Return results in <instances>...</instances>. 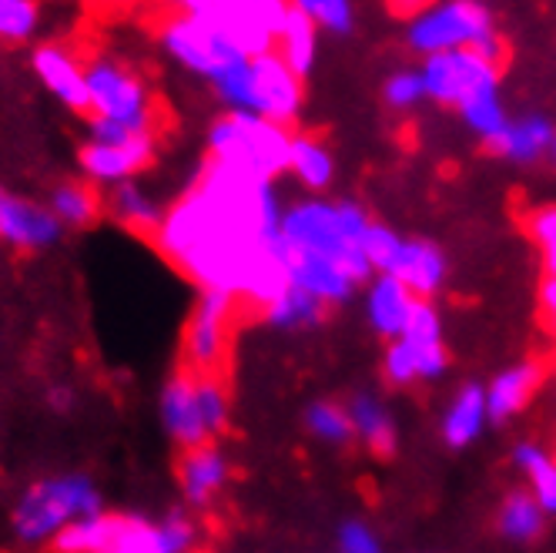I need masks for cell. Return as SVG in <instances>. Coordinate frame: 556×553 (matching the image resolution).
Listing matches in <instances>:
<instances>
[{
	"instance_id": "33",
	"label": "cell",
	"mask_w": 556,
	"mask_h": 553,
	"mask_svg": "<svg viewBox=\"0 0 556 553\" xmlns=\"http://www.w3.org/2000/svg\"><path fill=\"white\" fill-rule=\"evenodd\" d=\"M456 111H459V117L466 122V128H469L476 138H480L486 148L500 138V131H503L506 122H509V114H506V108H503L500 85H490V88H483V91L469 95Z\"/></svg>"
},
{
	"instance_id": "43",
	"label": "cell",
	"mask_w": 556,
	"mask_h": 553,
	"mask_svg": "<svg viewBox=\"0 0 556 553\" xmlns=\"http://www.w3.org/2000/svg\"><path fill=\"white\" fill-rule=\"evenodd\" d=\"M74 389L71 386H64V382H58V386H51L48 389V406L54 410V413H71L74 410Z\"/></svg>"
},
{
	"instance_id": "42",
	"label": "cell",
	"mask_w": 556,
	"mask_h": 553,
	"mask_svg": "<svg viewBox=\"0 0 556 553\" xmlns=\"http://www.w3.org/2000/svg\"><path fill=\"white\" fill-rule=\"evenodd\" d=\"M540 302H543V315H546V323L556 336V275H546V282L540 289Z\"/></svg>"
},
{
	"instance_id": "8",
	"label": "cell",
	"mask_w": 556,
	"mask_h": 553,
	"mask_svg": "<svg viewBox=\"0 0 556 553\" xmlns=\"http://www.w3.org/2000/svg\"><path fill=\"white\" fill-rule=\"evenodd\" d=\"M157 45H162L168 61H175L188 74L205 77L208 85H215L222 74H228L235 64L249 58V51L225 27L188 11H175L162 21Z\"/></svg>"
},
{
	"instance_id": "35",
	"label": "cell",
	"mask_w": 556,
	"mask_h": 553,
	"mask_svg": "<svg viewBox=\"0 0 556 553\" xmlns=\"http://www.w3.org/2000/svg\"><path fill=\"white\" fill-rule=\"evenodd\" d=\"M41 27L37 0H0V45H27Z\"/></svg>"
},
{
	"instance_id": "11",
	"label": "cell",
	"mask_w": 556,
	"mask_h": 553,
	"mask_svg": "<svg viewBox=\"0 0 556 553\" xmlns=\"http://www.w3.org/2000/svg\"><path fill=\"white\" fill-rule=\"evenodd\" d=\"M175 11L202 14L225 27L249 54L275 48V34L292 11L289 0H168Z\"/></svg>"
},
{
	"instance_id": "24",
	"label": "cell",
	"mask_w": 556,
	"mask_h": 553,
	"mask_svg": "<svg viewBox=\"0 0 556 553\" xmlns=\"http://www.w3.org/2000/svg\"><path fill=\"white\" fill-rule=\"evenodd\" d=\"M486 423H490L486 389H483V386H476V382H469V386H463V389L456 392L453 403H450V410H446V416H443V440H446L453 450H463V447H469L472 440H480V432H483Z\"/></svg>"
},
{
	"instance_id": "21",
	"label": "cell",
	"mask_w": 556,
	"mask_h": 553,
	"mask_svg": "<svg viewBox=\"0 0 556 553\" xmlns=\"http://www.w3.org/2000/svg\"><path fill=\"white\" fill-rule=\"evenodd\" d=\"M553 138H556V125L546 114H523V117H509L500 138L490 144V151L513 165H533L549 154Z\"/></svg>"
},
{
	"instance_id": "27",
	"label": "cell",
	"mask_w": 556,
	"mask_h": 553,
	"mask_svg": "<svg viewBox=\"0 0 556 553\" xmlns=\"http://www.w3.org/2000/svg\"><path fill=\"white\" fill-rule=\"evenodd\" d=\"M289 175L305 188L323 194L332 178H336V158L332 151L312 135H292V151H289Z\"/></svg>"
},
{
	"instance_id": "9",
	"label": "cell",
	"mask_w": 556,
	"mask_h": 553,
	"mask_svg": "<svg viewBox=\"0 0 556 553\" xmlns=\"http://www.w3.org/2000/svg\"><path fill=\"white\" fill-rule=\"evenodd\" d=\"M88 144L81 148V172L91 185L114 188L122 181L138 178L151 168L157 154V131L128 128L108 122V117L88 114Z\"/></svg>"
},
{
	"instance_id": "19",
	"label": "cell",
	"mask_w": 556,
	"mask_h": 553,
	"mask_svg": "<svg viewBox=\"0 0 556 553\" xmlns=\"http://www.w3.org/2000/svg\"><path fill=\"white\" fill-rule=\"evenodd\" d=\"M386 272L395 275L400 282H406L413 296L429 299V296H435L446 286V255L432 242L400 239V246H395Z\"/></svg>"
},
{
	"instance_id": "4",
	"label": "cell",
	"mask_w": 556,
	"mask_h": 553,
	"mask_svg": "<svg viewBox=\"0 0 556 553\" xmlns=\"http://www.w3.org/2000/svg\"><path fill=\"white\" fill-rule=\"evenodd\" d=\"M205 151L222 165L275 181L289 172L292 131L282 122H271V117L225 108V114H218L208 125Z\"/></svg>"
},
{
	"instance_id": "17",
	"label": "cell",
	"mask_w": 556,
	"mask_h": 553,
	"mask_svg": "<svg viewBox=\"0 0 556 553\" xmlns=\"http://www.w3.org/2000/svg\"><path fill=\"white\" fill-rule=\"evenodd\" d=\"M228 477H231L228 456L215 447V440L181 450L178 487H181V497L191 510H208L222 497V490L228 487Z\"/></svg>"
},
{
	"instance_id": "6",
	"label": "cell",
	"mask_w": 556,
	"mask_h": 553,
	"mask_svg": "<svg viewBox=\"0 0 556 553\" xmlns=\"http://www.w3.org/2000/svg\"><path fill=\"white\" fill-rule=\"evenodd\" d=\"M228 413H231L228 392L218 373H205V369L185 366L162 386V397H157L162 429L178 450L218 440L228 426Z\"/></svg>"
},
{
	"instance_id": "1",
	"label": "cell",
	"mask_w": 556,
	"mask_h": 553,
	"mask_svg": "<svg viewBox=\"0 0 556 553\" xmlns=\"http://www.w3.org/2000/svg\"><path fill=\"white\" fill-rule=\"evenodd\" d=\"M282 209L275 181L208 158L165 209L151 242L198 289H222L262 312L289 286Z\"/></svg>"
},
{
	"instance_id": "25",
	"label": "cell",
	"mask_w": 556,
	"mask_h": 553,
	"mask_svg": "<svg viewBox=\"0 0 556 553\" xmlns=\"http://www.w3.org/2000/svg\"><path fill=\"white\" fill-rule=\"evenodd\" d=\"M329 305L323 299H315L312 292L299 289V286H286L278 292L268 305H262V319L271 329H282V332H305L323 326Z\"/></svg>"
},
{
	"instance_id": "40",
	"label": "cell",
	"mask_w": 556,
	"mask_h": 553,
	"mask_svg": "<svg viewBox=\"0 0 556 553\" xmlns=\"http://www.w3.org/2000/svg\"><path fill=\"white\" fill-rule=\"evenodd\" d=\"M336 546L342 553H376L382 543H379V537H376V530L369 524H363V520H345L339 527Z\"/></svg>"
},
{
	"instance_id": "5",
	"label": "cell",
	"mask_w": 556,
	"mask_h": 553,
	"mask_svg": "<svg viewBox=\"0 0 556 553\" xmlns=\"http://www.w3.org/2000/svg\"><path fill=\"white\" fill-rule=\"evenodd\" d=\"M98 510H104L101 490L81 473H61L21 493L11 513V530L21 546H51L64 527Z\"/></svg>"
},
{
	"instance_id": "12",
	"label": "cell",
	"mask_w": 556,
	"mask_h": 553,
	"mask_svg": "<svg viewBox=\"0 0 556 553\" xmlns=\"http://www.w3.org/2000/svg\"><path fill=\"white\" fill-rule=\"evenodd\" d=\"M235 309L238 299L222 289H202V296L194 299L181 336V355L188 369H205V373L222 369L231 342Z\"/></svg>"
},
{
	"instance_id": "39",
	"label": "cell",
	"mask_w": 556,
	"mask_h": 553,
	"mask_svg": "<svg viewBox=\"0 0 556 553\" xmlns=\"http://www.w3.org/2000/svg\"><path fill=\"white\" fill-rule=\"evenodd\" d=\"M157 537H162V553H188L198 546V524L191 513L172 510L168 517L157 520Z\"/></svg>"
},
{
	"instance_id": "7",
	"label": "cell",
	"mask_w": 556,
	"mask_h": 553,
	"mask_svg": "<svg viewBox=\"0 0 556 553\" xmlns=\"http://www.w3.org/2000/svg\"><path fill=\"white\" fill-rule=\"evenodd\" d=\"M88 114L108 122L157 131V104L144 77L122 58L98 51L85 58Z\"/></svg>"
},
{
	"instance_id": "18",
	"label": "cell",
	"mask_w": 556,
	"mask_h": 553,
	"mask_svg": "<svg viewBox=\"0 0 556 553\" xmlns=\"http://www.w3.org/2000/svg\"><path fill=\"white\" fill-rule=\"evenodd\" d=\"M450 369V355L443 339L440 342H416L406 336L389 339V349L382 355V373L392 386H413V382H432Z\"/></svg>"
},
{
	"instance_id": "15",
	"label": "cell",
	"mask_w": 556,
	"mask_h": 553,
	"mask_svg": "<svg viewBox=\"0 0 556 553\" xmlns=\"http://www.w3.org/2000/svg\"><path fill=\"white\" fill-rule=\"evenodd\" d=\"M30 67L48 95H54L67 111L88 114V85H85V58L67 45H41L30 54Z\"/></svg>"
},
{
	"instance_id": "3",
	"label": "cell",
	"mask_w": 556,
	"mask_h": 553,
	"mask_svg": "<svg viewBox=\"0 0 556 553\" xmlns=\"http://www.w3.org/2000/svg\"><path fill=\"white\" fill-rule=\"evenodd\" d=\"M302 81L305 77L295 74L275 48H268L249 54L242 64H235L228 74H222L212 85V91L228 111H252L271 117V122L292 125L305 98Z\"/></svg>"
},
{
	"instance_id": "16",
	"label": "cell",
	"mask_w": 556,
	"mask_h": 553,
	"mask_svg": "<svg viewBox=\"0 0 556 553\" xmlns=\"http://www.w3.org/2000/svg\"><path fill=\"white\" fill-rule=\"evenodd\" d=\"M282 262H286L289 286H299V289L312 292L315 299H323L329 309L349 302L352 292L359 289V282H355L342 265H336L332 259L315 255V252L292 249V246L282 242Z\"/></svg>"
},
{
	"instance_id": "32",
	"label": "cell",
	"mask_w": 556,
	"mask_h": 553,
	"mask_svg": "<svg viewBox=\"0 0 556 553\" xmlns=\"http://www.w3.org/2000/svg\"><path fill=\"white\" fill-rule=\"evenodd\" d=\"M543 524H546V510L536 503L530 490L509 493L500 506V520H496L500 533L509 543H533L543 533Z\"/></svg>"
},
{
	"instance_id": "36",
	"label": "cell",
	"mask_w": 556,
	"mask_h": 553,
	"mask_svg": "<svg viewBox=\"0 0 556 553\" xmlns=\"http://www.w3.org/2000/svg\"><path fill=\"white\" fill-rule=\"evenodd\" d=\"M289 4L326 34H349L355 24L352 0H289Z\"/></svg>"
},
{
	"instance_id": "2",
	"label": "cell",
	"mask_w": 556,
	"mask_h": 553,
	"mask_svg": "<svg viewBox=\"0 0 556 553\" xmlns=\"http://www.w3.org/2000/svg\"><path fill=\"white\" fill-rule=\"evenodd\" d=\"M369 212L349 199H323L308 191L305 199L282 209V242L305 249L342 265L355 282H369L372 265L366 259Z\"/></svg>"
},
{
	"instance_id": "37",
	"label": "cell",
	"mask_w": 556,
	"mask_h": 553,
	"mask_svg": "<svg viewBox=\"0 0 556 553\" xmlns=\"http://www.w3.org/2000/svg\"><path fill=\"white\" fill-rule=\"evenodd\" d=\"M114 553H162V537L157 524L144 517H122L114 537Z\"/></svg>"
},
{
	"instance_id": "30",
	"label": "cell",
	"mask_w": 556,
	"mask_h": 553,
	"mask_svg": "<svg viewBox=\"0 0 556 553\" xmlns=\"http://www.w3.org/2000/svg\"><path fill=\"white\" fill-rule=\"evenodd\" d=\"M275 51L286 58V64L295 74H308L315 67V54H319V27L299 11H289L282 27L275 34Z\"/></svg>"
},
{
	"instance_id": "45",
	"label": "cell",
	"mask_w": 556,
	"mask_h": 553,
	"mask_svg": "<svg viewBox=\"0 0 556 553\" xmlns=\"http://www.w3.org/2000/svg\"><path fill=\"white\" fill-rule=\"evenodd\" d=\"M549 158H553V165H556V138H553V144H549Z\"/></svg>"
},
{
	"instance_id": "28",
	"label": "cell",
	"mask_w": 556,
	"mask_h": 553,
	"mask_svg": "<svg viewBox=\"0 0 556 553\" xmlns=\"http://www.w3.org/2000/svg\"><path fill=\"white\" fill-rule=\"evenodd\" d=\"M117 524H122V513H108V510L88 513V517L64 527L51 546L61 553H114Z\"/></svg>"
},
{
	"instance_id": "20",
	"label": "cell",
	"mask_w": 556,
	"mask_h": 553,
	"mask_svg": "<svg viewBox=\"0 0 556 553\" xmlns=\"http://www.w3.org/2000/svg\"><path fill=\"white\" fill-rule=\"evenodd\" d=\"M419 296L409 292L406 282H400L389 272H372L369 289H366V319L369 326L389 342L406 329V319Z\"/></svg>"
},
{
	"instance_id": "13",
	"label": "cell",
	"mask_w": 556,
	"mask_h": 553,
	"mask_svg": "<svg viewBox=\"0 0 556 553\" xmlns=\"http://www.w3.org/2000/svg\"><path fill=\"white\" fill-rule=\"evenodd\" d=\"M419 71H422L426 98L443 108H459L469 95L483 91L490 85H500V77H503V67L486 61L476 48L429 54L422 58Z\"/></svg>"
},
{
	"instance_id": "29",
	"label": "cell",
	"mask_w": 556,
	"mask_h": 553,
	"mask_svg": "<svg viewBox=\"0 0 556 553\" xmlns=\"http://www.w3.org/2000/svg\"><path fill=\"white\" fill-rule=\"evenodd\" d=\"M513 463L530 480V493L546 510V517H556V456L527 440L513 447Z\"/></svg>"
},
{
	"instance_id": "31",
	"label": "cell",
	"mask_w": 556,
	"mask_h": 553,
	"mask_svg": "<svg viewBox=\"0 0 556 553\" xmlns=\"http://www.w3.org/2000/svg\"><path fill=\"white\" fill-rule=\"evenodd\" d=\"M48 205L64 228H88L101 218L104 209L91 181H61L58 188H51Z\"/></svg>"
},
{
	"instance_id": "23",
	"label": "cell",
	"mask_w": 556,
	"mask_h": 553,
	"mask_svg": "<svg viewBox=\"0 0 556 553\" xmlns=\"http://www.w3.org/2000/svg\"><path fill=\"white\" fill-rule=\"evenodd\" d=\"M104 209L122 228L148 235V239L154 235V228L162 225V215H165V205L157 202L148 188H141L138 178L114 185L111 194H108V202H104Z\"/></svg>"
},
{
	"instance_id": "14",
	"label": "cell",
	"mask_w": 556,
	"mask_h": 553,
	"mask_svg": "<svg viewBox=\"0 0 556 553\" xmlns=\"http://www.w3.org/2000/svg\"><path fill=\"white\" fill-rule=\"evenodd\" d=\"M64 225L51 212V205H41L34 199L0 191V242L17 252H45L61 242Z\"/></svg>"
},
{
	"instance_id": "26",
	"label": "cell",
	"mask_w": 556,
	"mask_h": 553,
	"mask_svg": "<svg viewBox=\"0 0 556 553\" xmlns=\"http://www.w3.org/2000/svg\"><path fill=\"white\" fill-rule=\"evenodd\" d=\"M345 410L352 419L355 440H363L379 456H389L395 450V419L379 397H372V392H359V397H355Z\"/></svg>"
},
{
	"instance_id": "34",
	"label": "cell",
	"mask_w": 556,
	"mask_h": 553,
	"mask_svg": "<svg viewBox=\"0 0 556 553\" xmlns=\"http://www.w3.org/2000/svg\"><path fill=\"white\" fill-rule=\"evenodd\" d=\"M305 429L312 432L319 443H329V447H345L352 443V419H349V410L339 406V403H312L305 410Z\"/></svg>"
},
{
	"instance_id": "44",
	"label": "cell",
	"mask_w": 556,
	"mask_h": 553,
	"mask_svg": "<svg viewBox=\"0 0 556 553\" xmlns=\"http://www.w3.org/2000/svg\"><path fill=\"white\" fill-rule=\"evenodd\" d=\"M389 4V11L392 14H400V17H413V14H419L422 8H429L432 0H386Z\"/></svg>"
},
{
	"instance_id": "10",
	"label": "cell",
	"mask_w": 556,
	"mask_h": 553,
	"mask_svg": "<svg viewBox=\"0 0 556 553\" xmlns=\"http://www.w3.org/2000/svg\"><path fill=\"white\" fill-rule=\"evenodd\" d=\"M493 30V17L480 0H432L409 17L406 41L416 54L429 58L440 51L476 48Z\"/></svg>"
},
{
	"instance_id": "41",
	"label": "cell",
	"mask_w": 556,
	"mask_h": 553,
	"mask_svg": "<svg viewBox=\"0 0 556 553\" xmlns=\"http://www.w3.org/2000/svg\"><path fill=\"white\" fill-rule=\"evenodd\" d=\"M530 235H533V242L540 246L543 259L556 255V205L536 209L530 215Z\"/></svg>"
},
{
	"instance_id": "38",
	"label": "cell",
	"mask_w": 556,
	"mask_h": 553,
	"mask_svg": "<svg viewBox=\"0 0 556 553\" xmlns=\"http://www.w3.org/2000/svg\"><path fill=\"white\" fill-rule=\"evenodd\" d=\"M382 98L392 111H409L426 98V85H422V71L419 67H403L386 77Z\"/></svg>"
},
{
	"instance_id": "22",
	"label": "cell",
	"mask_w": 556,
	"mask_h": 553,
	"mask_svg": "<svg viewBox=\"0 0 556 553\" xmlns=\"http://www.w3.org/2000/svg\"><path fill=\"white\" fill-rule=\"evenodd\" d=\"M543 382V366L527 360L516 363L509 369H503L490 386H486V410H490V423H506L516 413H523L530 406V400L536 397V389Z\"/></svg>"
}]
</instances>
